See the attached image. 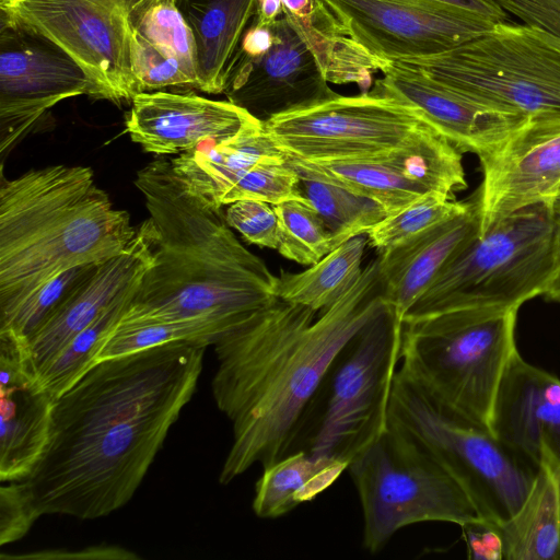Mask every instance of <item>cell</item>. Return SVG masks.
Wrapping results in <instances>:
<instances>
[{
  "instance_id": "49",
  "label": "cell",
  "mask_w": 560,
  "mask_h": 560,
  "mask_svg": "<svg viewBox=\"0 0 560 560\" xmlns=\"http://www.w3.org/2000/svg\"><path fill=\"white\" fill-rule=\"evenodd\" d=\"M551 208L553 211H560V192H558L552 201H551Z\"/></svg>"
},
{
  "instance_id": "5",
  "label": "cell",
  "mask_w": 560,
  "mask_h": 560,
  "mask_svg": "<svg viewBox=\"0 0 560 560\" xmlns=\"http://www.w3.org/2000/svg\"><path fill=\"white\" fill-rule=\"evenodd\" d=\"M518 308L455 307L406 315L398 372L453 413L490 431L501 380L517 352Z\"/></svg>"
},
{
  "instance_id": "32",
  "label": "cell",
  "mask_w": 560,
  "mask_h": 560,
  "mask_svg": "<svg viewBox=\"0 0 560 560\" xmlns=\"http://www.w3.org/2000/svg\"><path fill=\"white\" fill-rule=\"evenodd\" d=\"M129 23L135 34L176 58L199 90L196 40L177 0H135Z\"/></svg>"
},
{
  "instance_id": "19",
  "label": "cell",
  "mask_w": 560,
  "mask_h": 560,
  "mask_svg": "<svg viewBox=\"0 0 560 560\" xmlns=\"http://www.w3.org/2000/svg\"><path fill=\"white\" fill-rule=\"evenodd\" d=\"M55 397L40 383L25 341L0 334V480L26 478L49 442Z\"/></svg>"
},
{
  "instance_id": "38",
  "label": "cell",
  "mask_w": 560,
  "mask_h": 560,
  "mask_svg": "<svg viewBox=\"0 0 560 560\" xmlns=\"http://www.w3.org/2000/svg\"><path fill=\"white\" fill-rule=\"evenodd\" d=\"M131 55L138 94L165 89H196L180 62L131 31Z\"/></svg>"
},
{
  "instance_id": "41",
  "label": "cell",
  "mask_w": 560,
  "mask_h": 560,
  "mask_svg": "<svg viewBox=\"0 0 560 560\" xmlns=\"http://www.w3.org/2000/svg\"><path fill=\"white\" fill-rule=\"evenodd\" d=\"M505 12L525 25L560 38V0H494Z\"/></svg>"
},
{
  "instance_id": "40",
  "label": "cell",
  "mask_w": 560,
  "mask_h": 560,
  "mask_svg": "<svg viewBox=\"0 0 560 560\" xmlns=\"http://www.w3.org/2000/svg\"><path fill=\"white\" fill-rule=\"evenodd\" d=\"M39 516L23 480L3 486L0 489V545L22 538Z\"/></svg>"
},
{
  "instance_id": "26",
  "label": "cell",
  "mask_w": 560,
  "mask_h": 560,
  "mask_svg": "<svg viewBox=\"0 0 560 560\" xmlns=\"http://www.w3.org/2000/svg\"><path fill=\"white\" fill-rule=\"evenodd\" d=\"M503 560L560 559V463L546 457L517 511L497 525Z\"/></svg>"
},
{
  "instance_id": "36",
  "label": "cell",
  "mask_w": 560,
  "mask_h": 560,
  "mask_svg": "<svg viewBox=\"0 0 560 560\" xmlns=\"http://www.w3.org/2000/svg\"><path fill=\"white\" fill-rule=\"evenodd\" d=\"M252 199L272 206L287 200H305L298 172L285 154L264 159L244 172L221 196L219 206Z\"/></svg>"
},
{
  "instance_id": "2",
  "label": "cell",
  "mask_w": 560,
  "mask_h": 560,
  "mask_svg": "<svg viewBox=\"0 0 560 560\" xmlns=\"http://www.w3.org/2000/svg\"><path fill=\"white\" fill-rule=\"evenodd\" d=\"M385 307L376 258L331 306L317 312L276 298L212 345V394L233 428L221 483L295 451L337 357Z\"/></svg>"
},
{
  "instance_id": "14",
  "label": "cell",
  "mask_w": 560,
  "mask_h": 560,
  "mask_svg": "<svg viewBox=\"0 0 560 560\" xmlns=\"http://www.w3.org/2000/svg\"><path fill=\"white\" fill-rule=\"evenodd\" d=\"M95 88L83 68L46 37L0 15V152L4 155L57 103Z\"/></svg>"
},
{
  "instance_id": "21",
  "label": "cell",
  "mask_w": 560,
  "mask_h": 560,
  "mask_svg": "<svg viewBox=\"0 0 560 560\" xmlns=\"http://www.w3.org/2000/svg\"><path fill=\"white\" fill-rule=\"evenodd\" d=\"M256 119L229 101L191 92H143L131 100L126 131L145 152L180 154L205 142L222 141Z\"/></svg>"
},
{
  "instance_id": "9",
  "label": "cell",
  "mask_w": 560,
  "mask_h": 560,
  "mask_svg": "<svg viewBox=\"0 0 560 560\" xmlns=\"http://www.w3.org/2000/svg\"><path fill=\"white\" fill-rule=\"evenodd\" d=\"M401 328L386 305L351 338L308 412L299 450L350 464L387 431Z\"/></svg>"
},
{
  "instance_id": "30",
  "label": "cell",
  "mask_w": 560,
  "mask_h": 560,
  "mask_svg": "<svg viewBox=\"0 0 560 560\" xmlns=\"http://www.w3.org/2000/svg\"><path fill=\"white\" fill-rule=\"evenodd\" d=\"M226 331L229 329L223 325L209 319L163 320L133 317L124 313L105 340L96 363L176 341L208 347Z\"/></svg>"
},
{
  "instance_id": "1",
  "label": "cell",
  "mask_w": 560,
  "mask_h": 560,
  "mask_svg": "<svg viewBox=\"0 0 560 560\" xmlns=\"http://www.w3.org/2000/svg\"><path fill=\"white\" fill-rule=\"evenodd\" d=\"M205 349L176 341L98 361L55 399L48 445L23 479L40 515L97 518L132 498L195 393Z\"/></svg>"
},
{
  "instance_id": "18",
  "label": "cell",
  "mask_w": 560,
  "mask_h": 560,
  "mask_svg": "<svg viewBox=\"0 0 560 560\" xmlns=\"http://www.w3.org/2000/svg\"><path fill=\"white\" fill-rule=\"evenodd\" d=\"M154 242V226L149 218L138 225L130 246L94 265L25 341L37 374L75 335L140 282L153 261Z\"/></svg>"
},
{
  "instance_id": "31",
  "label": "cell",
  "mask_w": 560,
  "mask_h": 560,
  "mask_svg": "<svg viewBox=\"0 0 560 560\" xmlns=\"http://www.w3.org/2000/svg\"><path fill=\"white\" fill-rule=\"evenodd\" d=\"M139 283L75 335L37 374L40 383L55 398L71 387L96 363L105 340L130 304Z\"/></svg>"
},
{
  "instance_id": "51",
  "label": "cell",
  "mask_w": 560,
  "mask_h": 560,
  "mask_svg": "<svg viewBox=\"0 0 560 560\" xmlns=\"http://www.w3.org/2000/svg\"><path fill=\"white\" fill-rule=\"evenodd\" d=\"M558 192H560V187H559V189H558L557 194H558ZM557 194H556V195H557ZM556 195H555V196H556Z\"/></svg>"
},
{
  "instance_id": "27",
  "label": "cell",
  "mask_w": 560,
  "mask_h": 560,
  "mask_svg": "<svg viewBox=\"0 0 560 560\" xmlns=\"http://www.w3.org/2000/svg\"><path fill=\"white\" fill-rule=\"evenodd\" d=\"M345 460L296 450L262 469L253 510L258 517H280L314 500L348 469Z\"/></svg>"
},
{
  "instance_id": "13",
  "label": "cell",
  "mask_w": 560,
  "mask_h": 560,
  "mask_svg": "<svg viewBox=\"0 0 560 560\" xmlns=\"http://www.w3.org/2000/svg\"><path fill=\"white\" fill-rule=\"evenodd\" d=\"M340 34L388 63L441 54L490 32L495 23L422 0H317Z\"/></svg>"
},
{
  "instance_id": "43",
  "label": "cell",
  "mask_w": 560,
  "mask_h": 560,
  "mask_svg": "<svg viewBox=\"0 0 560 560\" xmlns=\"http://www.w3.org/2000/svg\"><path fill=\"white\" fill-rule=\"evenodd\" d=\"M465 11L495 24L508 22L506 12L494 0H422Z\"/></svg>"
},
{
  "instance_id": "4",
  "label": "cell",
  "mask_w": 560,
  "mask_h": 560,
  "mask_svg": "<svg viewBox=\"0 0 560 560\" xmlns=\"http://www.w3.org/2000/svg\"><path fill=\"white\" fill-rule=\"evenodd\" d=\"M138 226L91 167L49 165L0 186V315L61 272L125 252Z\"/></svg>"
},
{
  "instance_id": "17",
  "label": "cell",
  "mask_w": 560,
  "mask_h": 560,
  "mask_svg": "<svg viewBox=\"0 0 560 560\" xmlns=\"http://www.w3.org/2000/svg\"><path fill=\"white\" fill-rule=\"evenodd\" d=\"M478 158L483 177L474 195L482 234L521 208L540 202L551 206L560 187V118L527 119Z\"/></svg>"
},
{
  "instance_id": "6",
  "label": "cell",
  "mask_w": 560,
  "mask_h": 560,
  "mask_svg": "<svg viewBox=\"0 0 560 560\" xmlns=\"http://www.w3.org/2000/svg\"><path fill=\"white\" fill-rule=\"evenodd\" d=\"M392 62L490 107L560 118V38L537 27L498 23L451 50Z\"/></svg>"
},
{
  "instance_id": "35",
  "label": "cell",
  "mask_w": 560,
  "mask_h": 560,
  "mask_svg": "<svg viewBox=\"0 0 560 560\" xmlns=\"http://www.w3.org/2000/svg\"><path fill=\"white\" fill-rule=\"evenodd\" d=\"M273 209L279 222L277 250L284 258L311 266L337 248L331 233L307 199L287 200Z\"/></svg>"
},
{
  "instance_id": "7",
  "label": "cell",
  "mask_w": 560,
  "mask_h": 560,
  "mask_svg": "<svg viewBox=\"0 0 560 560\" xmlns=\"http://www.w3.org/2000/svg\"><path fill=\"white\" fill-rule=\"evenodd\" d=\"M388 427L447 471L495 525L517 511L537 472L489 430L453 413L398 371Z\"/></svg>"
},
{
  "instance_id": "44",
  "label": "cell",
  "mask_w": 560,
  "mask_h": 560,
  "mask_svg": "<svg viewBox=\"0 0 560 560\" xmlns=\"http://www.w3.org/2000/svg\"><path fill=\"white\" fill-rule=\"evenodd\" d=\"M273 43L270 26H261L254 20L244 32L237 51L247 57H258L265 54Z\"/></svg>"
},
{
  "instance_id": "11",
  "label": "cell",
  "mask_w": 560,
  "mask_h": 560,
  "mask_svg": "<svg viewBox=\"0 0 560 560\" xmlns=\"http://www.w3.org/2000/svg\"><path fill=\"white\" fill-rule=\"evenodd\" d=\"M288 159L383 158L441 135L411 105L372 91L338 95L262 122Z\"/></svg>"
},
{
  "instance_id": "46",
  "label": "cell",
  "mask_w": 560,
  "mask_h": 560,
  "mask_svg": "<svg viewBox=\"0 0 560 560\" xmlns=\"http://www.w3.org/2000/svg\"><path fill=\"white\" fill-rule=\"evenodd\" d=\"M283 10L296 19H308L317 9V0H282Z\"/></svg>"
},
{
  "instance_id": "23",
  "label": "cell",
  "mask_w": 560,
  "mask_h": 560,
  "mask_svg": "<svg viewBox=\"0 0 560 560\" xmlns=\"http://www.w3.org/2000/svg\"><path fill=\"white\" fill-rule=\"evenodd\" d=\"M468 211L380 253L382 298L401 323L445 265L479 234L475 195Z\"/></svg>"
},
{
  "instance_id": "48",
  "label": "cell",
  "mask_w": 560,
  "mask_h": 560,
  "mask_svg": "<svg viewBox=\"0 0 560 560\" xmlns=\"http://www.w3.org/2000/svg\"><path fill=\"white\" fill-rule=\"evenodd\" d=\"M544 295L549 300H555L560 295V270H558L551 279Z\"/></svg>"
},
{
  "instance_id": "50",
  "label": "cell",
  "mask_w": 560,
  "mask_h": 560,
  "mask_svg": "<svg viewBox=\"0 0 560 560\" xmlns=\"http://www.w3.org/2000/svg\"><path fill=\"white\" fill-rule=\"evenodd\" d=\"M553 301H557V302H559V303H560V295H559V296H557Z\"/></svg>"
},
{
  "instance_id": "29",
  "label": "cell",
  "mask_w": 560,
  "mask_h": 560,
  "mask_svg": "<svg viewBox=\"0 0 560 560\" xmlns=\"http://www.w3.org/2000/svg\"><path fill=\"white\" fill-rule=\"evenodd\" d=\"M283 12L310 45L328 82L355 83L362 93L369 92L373 73L381 71L385 62L337 32L318 3L308 19H296Z\"/></svg>"
},
{
  "instance_id": "33",
  "label": "cell",
  "mask_w": 560,
  "mask_h": 560,
  "mask_svg": "<svg viewBox=\"0 0 560 560\" xmlns=\"http://www.w3.org/2000/svg\"><path fill=\"white\" fill-rule=\"evenodd\" d=\"M300 178L304 197L323 219L337 247L366 234L387 215L382 206L368 197L324 180Z\"/></svg>"
},
{
  "instance_id": "47",
  "label": "cell",
  "mask_w": 560,
  "mask_h": 560,
  "mask_svg": "<svg viewBox=\"0 0 560 560\" xmlns=\"http://www.w3.org/2000/svg\"><path fill=\"white\" fill-rule=\"evenodd\" d=\"M555 213V255L557 271L560 270V211Z\"/></svg>"
},
{
  "instance_id": "25",
  "label": "cell",
  "mask_w": 560,
  "mask_h": 560,
  "mask_svg": "<svg viewBox=\"0 0 560 560\" xmlns=\"http://www.w3.org/2000/svg\"><path fill=\"white\" fill-rule=\"evenodd\" d=\"M197 48L199 90L224 92L231 62L256 13L257 0H177Z\"/></svg>"
},
{
  "instance_id": "15",
  "label": "cell",
  "mask_w": 560,
  "mask_h": 560,
  "mask_svg": "<svg viewBox=\"0 0 560 560\" xmlns=\"http://www.w3.org/2000/svg\"><path fill=\"white\" fill-rule=\"evenodd\" d=\"M288 163L300 176L324 180L374 200L387 215L428 192L438 191L455 199V194L467 187L462 152L442 135L383 158L288 159Z\"/></svg>"
},
{
  "instance_id": "39",
  "label": "cell",
  "mask_w": 560,
  "mask_h": 560,
  "mask_svg": "<svg viewBox=\"0 0 560 560\" xmlns=\"http://www.w3.org/2000/svg\"><path fill=\"white\" fill-rule=\"evenodd\" d=\"M225 220L246 242L271 249L279 245V222L273 206L252 199H243L228 205Z\"/></svg>"
},
{
  "instance_id": "28",
  "label": "cell",
  "mask_w": 560,
  "mask_h": 560,
  "mask_svg": "<svg viewBox=\"0 0 560 560\" xmlns=\"http://www.w3.org/2000/svg\"><path fill=\"white\" fill-rule=\"evenodd\" d=\"M368 235H358L301 272L280 271L276 298L320 312L331 306L360 279Z\"/></svg>"
},
{
  "instance_id": "22",
  "label": "cell",
  "mask_w": 560,
  "mask_h": 560,
  "mask_svg": "<svg viewBox=\"0 0 560 560\" xmlns=\"http://www.w3.org/2000/svg\"><path fill=\"white\" fill-rule=\"evenodd\" d=\"M490 431L536 467L546 457L560 463V378L517 351L501 380Z\"/></svg>"
},
{
  "instance_id": "20",
  "label": "cell",
  "mask_w": 560,
  "mask_h": 560,
  "mask_svg": "<svg viewBox=\"0 0 560 560\" xmlns=\"http://www.w3.org/2000/svg\"><path fill=\"white\" fill-rule=\"evenodd\" d=\"M372 92L415 107L459 152L495 149L527 118L467 98L416 70L388 62Z\"/></svg>"
},
{
  "instance_id": "42",
  "label": "cell",
  "mask_w": 560,
  "mask_h": 560,
  "mask_svg": "<svg viewBox=\"0 0 560 560\" xmlns=\"http://www.w3.org/2000/svg\"><path fill=\"white\" fill-rule=\"evenodd\" d=\"M462 528L469 559L503 560V542L495 524L481 518Z\"/></svg>"
},
{
  "instance_id": "12",
  "label": "cell",
  "mask_w": 560,
  "mask_h": 560,
  "mask_svg": "<svg viewBox=\"0 0 560 560\" xmlns=\"http://www.w3.org/2000/svg\"><path fill=\"white\" fill-rule=\"evenodd\" d=\"M133 1L0 0V12L74 59L92 80L94 98L118 104L138 94L129 23Z\"/></svg>"
},
{
  "instance_id": "37",
  "label": "cell",
  "mask_w": 560,
  "mask_h": 560,
  "mask_svg": "<svg viewBox=\"0 0 560 560\" xmlns=\"http://www.w3.org/2000/svg\"><path fill=\"white\" fill-rule=\"evenodd\" d=\"M96 265L68 269L36 289L5 314L0 315V334L26 341Z\"/></svg>"
},
{
  "instance_id": "16",
  "label": "cell",
  "mask_w": 560,
  "mask_h": 560,
  "mask_svg": "<svg viewBox=\"0 0 560 560\" xmlns=\"http://www.w3.org/2000/svg\"><path fill=\"white\" fill-rule=\"evenodd\" d=\"M269 26L273 43L265 54L253 58L236 51L223 92L228 101L265 122L338 96L289 16L283 12Z\"/></svg>"
},
{
  "instance_id": "34",
  "label": "cell",
  "mask_w": 560,
  "mask_h": 560,
  "mask_svg": "<svg viewBox=\"0 0 560 560\" xmlns=\"http://www.w3.org/2000/svg\"><path fill=\"white\" fill-rule=\"evenodd\" d=\"M471 205L472 199L456 201L438 191L428 192L372 228L366 233L369 244L384 252L468 211Z\"/></svg>"
},
{
  "instance_id": "24",
  "label": "cell",
  "mask_w": 560,
  "mask_h": 560,
  "mask_svg": "<svg viewBox=\"0 0 560 560\" xmlns=\"http://www.w3.org/2000/svg\"><path fill=\"white\" fill-rule=\"evenodd\" d=\"M283 155L260 120L247 125L233 137L210 141L171 160L172 168L188 191L221 208L225 190L257 162Z\"/></svg>"
},
{
  "instance_id": "3",
  "label": "cell",
  "mask_w": 560,
  "mask_h": 560,
  "mask_svg": "<svg viewBox=\"0 0 560 560\" xmlns=\"http://www.w3.org/2000/svg\"><path fill=\"white\" fill-rule=\"evenodd\" d=\"M154 226L153 261L125 314L163 320L209 319L231 330L276 299L277 276L246 249L221 208L186 189L171 160L139 170Z\"/></svg>"
},
{
  "instance_id": "8",
  "label": "cell",
  "mask_w": 560,
  "mask_h": 560,
  "mask_svg": "<svg viewBox=\"0 0 560 560\" xmlns=\"http://www.w3.org/2000/svg\"><path fill=\"white\" fill-rule=\"evenodd\" d=\"M556 272L553 210L546 202L530 205L499 219L462 248L408 314L520 307L545 294Z\"/></svg>"
},
{
  "instance_id": "45",
  "label": "cell",
  "mask_w": 560,
  "mask_h": 560,
  "mask_svg": "<svg viewBox=\"0 0 560 560\" xmlns=\"http://www.w3.org/2000/svg\"><path fill=\"white\" fill-rule=\"evenodd\" d=\"M282 13V0H257L256 13L253 20L261 26H269L275 23Z\"/></svg>"
},
{
  "instance_id": "10",
  "label": "cell",
  "mask_w": 560,
  "mask_h": 560,
  "mask_svg": "<svg viewBox=\"0 0 560 560\" xmlns=\"http://www.w3.org/2000/svg\"><path fill=\"white\" fill-rule=\"evenodd\" d=\"M363 514V545L376 553L402 527L481 520L459 483L388 427L348 466Z\"/></svg>"
}]
</instances>
